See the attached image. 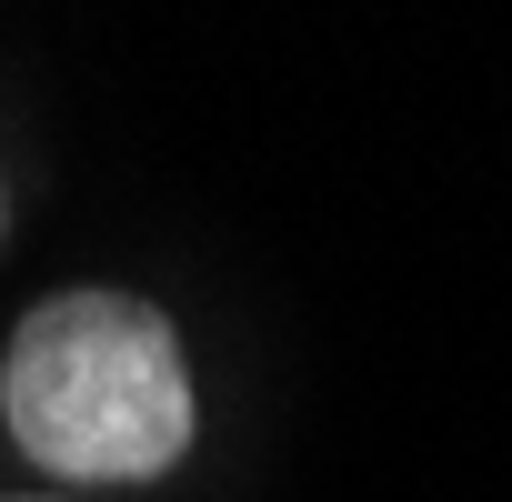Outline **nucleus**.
<instances>
[{"label": "nucleus", "instance_id": "f257e3e1", "mask_svg": "<svg viewBox=\"0 0 512 502\" xmlns=\"http://www.w3.org/2000/svg\"><path fill=\"white\" fill-rule=\"evenodd\" d=\"M0 422L51 482H161L201 422L191 352L141 292H51L0 342Z\"/></svg>", "mask_w": 512, "mask_h": 502}, {"label": "nucleus", "instance_id": "f03ea898", "mask_svg": "<svg viewBox=\"0 0 512 502\" xmlns=\"http://www.w3.org/2000/svg\"><path fill=\"white\" fill-rule=\"evenodd\" d=\"M0 221H11V201H0Z\"/></svg>", "mask_w": 512, "mask_h": 502}]
</instances>
